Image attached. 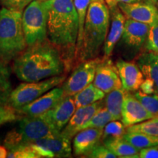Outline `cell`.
<instances>
[{"instance_id": "cell-1", "label": "cell", "mask_w": 158, "mask_h": 158, "mask_svg": "<svg viewBox=\"0 0 158 158\" xmlns=\"http://www.w3.org/2000/svg\"><path fill=\"white\" fill-rule=\"evenodd\" d=\"M13 72L19 80L35 82L69 70V66L59 49L47 38L27 46L14 59Z\"/></svg>"}, {"instance_id": "cell-2", "label": "cell", "mask_w": 158, "mask_h": 158, "mask_svg": "<svg viewBox=\"0 0 158 158\" xmlns=\"http://www.w3.org/2000/svg\"><path fill=\"white\" fill-rule=\"evenodd\" d=\"M48 39L62 52L69 68L74 64L78 15L73 0H48Z\"/></svg>"}, {"instance_id": "cell-3", "label": "cell", "mask_w": 158, "mask_h": 158, "mask_svg": "<svg viewBox=\"0 0 158 158\" xmlns=\"http://www.w3.org/2000/svg\"><path fill=\"white\" fill-rule=\"evenodd\" d=\"M110 12L105 0H92L85 21L83 45L78 64L98 57L107 37Z\"/></svg>"}, {"instance_id": "cell-4", "label": "cell", "mask_w": 158, "mask_h": 158, "mask_svg": "<svg viewBox=\"0 0 158 158\" xmlns=\"http://www.w3.org/2000/svg\"><path fill=\"white\" fill-rule=\"evenodd\" d=\"M23 12L3 7L0 10V59L14 60L27 48L22 25Z\"/></svg>"}, {"instance_id": "cell-5", "label": "cell", "mask_w": 158, "mask_h": 158, "mask_svg": "<svg viewBox=\"0 0 158 158\" xmlns=\"http://www.w3.org/2000/svg\"><path fill=\"white\" fill-rule=\"evenodd\" d=\"M58 133L43 114L35 116H24L19 118L17 127L7 133L4 145L8 150H13Z\"/></svg>"}, {"instance_id": "cell-6", "label": "cell", "mask_w": 158, "mask_h": 158, "mask_svg": "<svg viewBox=\"0 0 158 158\" xmlns=\"http://www.w3.org/2000/svg\"><path fill=\"white\" fill-rule=\"evenodd\" d=\"M48 0H32L23 11V29L28 46L48 38Z\"/></svg>"}, {"instance_id": "cell-7", "label": "cell", "mask_w": 158, "mask_h": 158, "mask_svg": "<svg viewBox=\"0 0 158 158\" xmlns=\"http://www.w3.org/2000/svg\"><path fill=\"white\" fill-rule=\"evenodd\" d=\"M65 75L56 76L35 82H24L12 91L9 105L19 110L26 105L31 103L51 89L62 84Z\"/></svg>"}, {"instance_id": "cell-8", "label": "cell", "mask_w": 158, "mask_h": 158, "mask_svg": "<svg viewBox=\"0 0 158 158\" xmlns=\"http://www.w3.org/2000/svg\"><path fill=\"white\" fill-rule=\"evenodd\" d=\"M102 58H96L84 61L77 65L73 73L62 84L64 96H73L77 92L93 82L96 69Z\"/></svg>"}, {"instance_id": "cell-9", "label": "cell", "mask_w": 158, "mask_h": 158, "mask_svg": "<svg viewBox=\"0 0 158 158\" xmlns=\"http://www.w3.org/2000/svg\"><path fill=\"white\" fill-rule=\"evenodd\" d=\"M105 1L109 9L110 21L109 31L108 32L107 37L103 45V58L108 59L111 56L116 43L122 38L124 23L127 18L120 10L118 2L116 0H105Z\"/></svg>"}, {"instance_id": "cell-10", "label": "cell", "mask_w": 158, "mask_h": 158, "mask_svg": "<svg viewBox=\"0 0 158 158\" xmlns=\"http://www.w3.org/2000/svg\"><path fill=\"white\" fill-rule=\"evenodd\" d=\"M93 84L106 94L122 87L116 65L110 58L102 57L98 64Z\"/></svg>"}, {"instance_id": "cell-11", "label": "cell", "mask_w": 158, "mask_h": 158, "mask_svg": "<svg viewBox=\"0 0 158 158\" xmlns=\"http://www.w3.org/2000/svg\"><path fill=\"white\" fill-rule=\"evenodd\" d=\"M76 110L73 96L66 95L52 108L43 114L58 133L64 129Z\"/></svg>"}, {"instance_id": "cell-12", "label": "cell", "mask_w": 158, "mask_h": 158, "mask_svg": "<svg viewBox=\"0 0 158 158\" xmlns=\"http://www.w3.org/2000/svg\"><path fill=\"white\" fill-rule=\"evenodd\" d=\"M64 97L62 86L54 87L43 94L31 103L26 105L19 110L20 115L35 116H40L54 108Z\"/></svg>"}, {"instance_id": "cell-13", "label": "cell", "mask_w": 158, "mask_h": 158, "mask_svg": "<svg viewBox=\"0 0 158 158\" xmlns=\"http://www.w3.org/2000/svg\"><path fill=\"white\" fill-rule=\"evenodd\" d=\"M150 25L127 19L124 23L122 42L126 47L133 51L140 50L147 40Z\"/></svg>"}, {"instance_id": "cell-14", "label": "cell", "mask_w": 158, "mask_h": 158, "mask_svg": "<svg viewBox=\"0 0 158 158\" xmlns=\"http://www.w3.org/2000/svg\"><path fill=\"white\" fill-rule=\"evenodd\" d=\"M102 100L89 106L76 108L70 121L64 129L60 132V133L66 138L72 139L74 135L83 130L85 124L89 121L94 114L100 108L105 106L104 101Z\"/></svg>"}, {"instance_id": "cell-15", "label": "cell", "mask_w": 158, "mask_h": 158, "mask_svg": "<svg viewBox=\"0 0 158 158\" xmlns=\"http://www.w3.org/2000/svg\"><path fill=\"white\" fill-rule=\"evenodd\" d=\"M131 92H127L122 110V122L126 127L153 118Z\"/></svg>"}, {"instance_id": "cell-16", "label": "cell", "mask_w": 158, "mask_h": 158, "mask_svg": "<svg viewBox=\"0 0 158 158\" xmlns=\"http://www.w3.org/2000/svg\"><path fill=\"white\" fill-rule=\"evenodd\" d=\"M124 15L127 19L151 25L158 15V10L151 2H118Z\"/></svg>"}, {"instance_id": "cell-17", "label": "cell", "mask_w": 158, "mask_h": 158, "mask_svg": "<svg viewBox=\"0 0 158 158\" xmlns=\"http://www.w3.org/2000/svg\"><path fill=\"white\" fill-rule=\"evenodd\" d=\"M116 65L122 87L128 92H136L139 89L144 76L137 63L118 59Z\"/></svg>"}, {"instance_id": "cell-18", "label": "cell", "mask_w": 158, "mask_h": 158, "mask_svg": "<svg viewBox=\"0 0 158 158\" xmlns=\"http://www.w3.org/2000/svg\"><path fill=\"white\" fill-rule=\"evenodd\" d=\"M103 134V128H86L79 131L73 140V153L77 156L86 155L100 144Z\"/></svg>"}, {"instance_id": "cell-19", "label": "cell", "mask_w": 158, "mask_h": 158, "mask_svg": "<svg viewBox=\"0 0 158 158\" xmlns=\"http://www.w3.org/2000/svg\"><path fill=\"white\" fill-rule=\"evenodd\" d=\"M71 139L60 133L37 140L33 143L44 147L54 155V157H70L72 155Z\"/></svg>"}, {"instance_id": "cell-20", "label": "cell", "mask_w": 158, "mask_h": 158, "mask_svg": "<svg viewBox=\"0 0 158 158\" xmlns=\"http://www.w3.org/2000/svg\"><path fill=\"white\" fill-rule=\"evenodd\" d=\"M137 64L144 78L151 79L154 82L156 94H158V54L149 51L143 53L138 56Z\"/></svg>"}, {"instance_id": "cell-21", "label": "cell", "mask_w": 158, "mask_h": 158, "mask_svg": "<svg viewBox=\"0 0 158 158\" xmlns=\"http://www.w3.org/2000/svg\"><path fill=\"white\" fill-rule=\"evenodd\" d=\"M102 141L104 145L117 157H140V150L128 143L123 138H107Z\"/></svg>"}, {"instance_id": "cell-22", "label": "cell", "mask_w": 158, "mask_h": 158, "mask_svg": "<svg viewBox=\"0 0 158 158\" xmlns=\"http://www.w3.org/2000/svg\"><path fill=\"white\" fill-rule=\"evenodd\" d=\"M128 91L123 87L108 92L104 98L105 107L111 114L114 120L122 119V110L125 94Z\"/></svg>"}, {"instance_id": "cell-23", "label": "cell", "mask_w": 158, "mask_h": 158, "mask_svg": "<svg viewBox=\"0 0 158 158\" xmlns=\"http://www.w3.org/2000/svg\"><path fill=\"white\" fill-rule=\"evenodd\" d=\"M74 5L78 15V35L76 43V48L75 52L74 64H78V59L81 52L83 45V37H84V29L86 21V13L88 7L92 0H73Z\"/></svg>"}, {"instance_id": "cell-24", "label": "cell", "mask_w": 158, "mask_h": 158, "mask_svg": "<svg viewBox=\"0 0 158 158\" xmlns=\"http://www.w3.org/2000/svg\"><path fill=\"white\" fill-rule=\"evenodd\" d=\"M106 93L91 84L73 95L76 108L93 104L104 99Z\"/></svg>"}, {"instance_id": "cell-25", "label": "cell", "mask_w": 158, "mask_h": 158, "mask_svg": "<svg viewBox=\"0 0 158 158\" xmlns=\"http://www.w3.org/2000/svg\"><path fill=\"white\" fill-rule=\"evenodd\" d=\"M12 91L10 70L7 66V63L0 59V105L10 106Z\"/></svg>"}, {"instance_id": "cell-26", "label": "cell", "mask_w": 158, "mask_h": 158, "mask_svg": "<svg viewBox=\"0 0 158 158\" xmlns=\"http://www.w3.org/2000/svg\"><path fill=\"white\" fill-rule=\"evenodd\" d=\"M122 138L140 151L141 149L158 145V136L147 133L126 132Z\"/></svg>"}, {"instance_id": "cell-27", "label": "cell", "mask_w": 158, "mask_h": 158, "mask_svg": "<svg viewBox=\"0 0 158 158\" xmlns=\"http://www.w3.org/2000/svg\"><path fill=\"white\" fill-rule=\"evenodd\" d=\"M134 95L139 100L142 106L152 115L154 117L158 114V94H148L138 89L135 92Z\"/></svg>"}, {"instance_id": "cell-28", "label": "cell", "mask_w": 158, "mask_h": 158, "mask_svg": "<svg viewBox=\"0 0 158 158\" xmlns=\"http://www.w3.org/2000/svg\"><path fill=\"white\" fill-rule=\"evenodd\" d=\"M113 120V117L107 108L102 106L94 114L89 121L85 124L83 130L90 127L104 128L106 124Z\"/></svg>"}, {"instance_id": "cell-29", "label": "cell", "mask_w": 158, "mask_h": 158, "mask_svg": "<svg viewBox=\"0 0 158 158\" xmlns=\"http://www.w3.org/2000/svg\"><path fill=\"white\" fill-rule=\"evenodd\" d=\"M126 132L144 133L158 136V118L153 117L141 123L129 126L126 128Z\"/></svg>"}, {"instance_id": "cell-30", "label": "cell", "mask_w": 158, "mask_h": 158, "mask_svg": "<svg viewBox=\"0 0 158 158\" xmlns=\"http://www.w3.org/2000/svg\"><path fill=\"white\" fill-rule=\"evenodd\" d=\"M126 133V126L118 120H113L103 128L102 140L107 138H122Z\"/></svg>"}, {"instance_id": "cell-31", "label": "cell", "mask_w": 158, "mask_h": 158, "mask_svg": "<svg viewBox=\"0 0 158 158\" xmlns=\"http://www.w3.org/2000/svg\"><path fill=\"white\" fill-rule=\"evenodd\" d=\"M145 48H147V51L158 54V15L155 21L150 25Z\"/></svg>"}, {"instance_id": "cell-32", "label": "cell", "mask_w": 158, "mask_h": 158, "mask_svg": "<svg viewBox=\"0 0 158 158\" xmlns=\"http://www.w3.org/2000/svg\"><path fill=\"white\" fill-rule=\"evenodd\" d=\"M21 118L16 110L10 106L0 105V126L7 122H11Z\"/></svg>"}, {"instance_id": "cell-33", "label": "cell", "mask_w": 158, "mask_h": 158, "mask_svg": "<svg viewBox=\"0 0 158 158\" xmlns=\"http://www.w3.org/2000/svg\"><path fill=\"white\" fill-rule=\"evenodd\" d=\"M87 157L92 158H116V155L112 152L104 145H97L94 149L86 155Z\"/></svg>"}, {"instance_id": "cell-34", "label": "cell", "mask_w": 158, "mask_h": 158, "mask_svg": "<svg viewBox=\"0 0 158 158\" xmlns=\"http://www.w3.org/2000/svg\"><path fill=\"white\" fill-rule=\"evenodd\" d=\"M32 0H0L2 5L7 9L23 11Z\"/></svg>"}, {"instance_id": "cell-35", "label": "cell", "mask_w": 158, "mask_h": 158, "mask_svg": "<svg viewBox=\"0 0 158 158\" xmlns=\"http://www.w3.org/2000/svg\"><path fill=\"white\" fill-rule=\"evenodd\" d=\"M140 90L142 92L145 94H156V90H155V84L151 79L145 78L143 80V81L142 82V84L140 86Z\"/></svg>"}, {"instance_id": "cell-36", "label": "cell", "mask_w": 158, "mask_h": 158, "mask_svg": "<svg viewBox=\"0 0 158 158\" xmlns=\"http://www.w3.org/2000/svg\"><path fill=\"white\" fill-rule=\"evenodd\" d=\"M139 156L141 158H158V145L141 149Z\"/></svg>"}, {"instance_id": "cell-37", "label": "cell", "mask_w": 158, "mask_h": 158, "mask_svg": "<svg viewBox=\"0 0 158 158\" xmlns=\"http://www.w3.org/2000/svg\"><path fill=\"white\" fill-rule=\"evenodd\" d=\"M7 149L5 146L0 145V158H5L7 157Z\"/></svg>"}, {"instance_id": "cell-38", "label": "cell", "mask_w": 158, "mask_h": 158, "mask_svg": "<svg viewBox=\"0 0 158 158\" xmlns=\"http://www.w3.org/2000/svg\"><path fill=\"white\" fill-rule=\"evenodd\" d=\"M117 2H124V3H133L136 2L138 0H116Z\"/></svg>"}, {"instance_id": "cell-39", "label": "cell", "mask_w": 158, "mask_h": 158, "mask_svg": "<svg viewBox=\"0 0 158 158\" xmlns=\"http://www.w3.org/2000/svg\"><path fill=\"white\" fill-rule=\"evenodd\" d=\"M150 2H152V3H157L158 2V0H149Z\"/></svg>"}, {"instance_id": "cell-40", "label": "cell", "mask_w": 158, "mask_h": 158, "mask_svg": "<svg viewBox=\"0 0 158 158\" xmlns=\"http://www.w3.org/2000/svg\"><path fill=\"white\" fill-rule=\"evenodd\" d=\"M155 117H157V118H158V114H157V116H155Z\"/></svg>"}]
</instances>
